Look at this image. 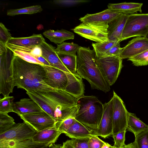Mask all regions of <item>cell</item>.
Segmentation results:
<instances>
[{"label": "cell", "mask_w": 148, "mask_h": 148, "mask_svg": "<svg viewBox=\"0 0 148 148\" xmlns=\"http://www.w3.org/2000/svg\"><path fill=\"white\" fill-rule=\"evenodd\" d=\"M26 93L54 119L56 125L70 117H75L79 107L77 105V99L64 90Z\"/></svg>", "instance_id": "obj_1"}, {"label": "cell", "mask_w": 148, "mask_h": 148, "mask_svg": "<svg viewBox=\"0 0 148 148\" xmlns=\"http://www.w3.org/2000/svg\"><path fill=\"white\" fill-rule=\"evenodd\" d=\"M11 65L14 85L17 88L26 91L49 92L56 90L44 82L46 73L42 65L28 62L13 54Z\"/></svg>", "instance_id": "obj_2"}, {"label": "cell", "mask_w": 148, "mask_h": 148, "mask_svg": "<svg viewBox=\"0 0 148 148\" xmlns=\"http://www.w3.org/2000/svg\"><path fill=\"white\" fill-rule=\"evenodd\" d=\"M96 55L90 47L80 46L77 55V73L88 81L93 89L105 92H108L110 86L106 81L95 62Z\"/></svg>", "instance_id": "obj_3"}, {"label": "cell", "mask_w": 148, "mask_h": 148, "mask_svg": "<svg viewBox=\"0 0 148 148\" xmlns=\"http://www.w3.org/2000/svg\"><path fill=\"white\" fill-rule=\"evenodd\" d=\"M77 105L79 107L75 119L90 129H97L102 118L103 104L95 96L84 95L77 99Z\"/></svg>", "instance_id": "obj_4"}, {"label": "cell", "mask_w": 148, "mask_h": 148, "mask_svg": "<svg viewBox=\"0 0 148 148\" xmlns=\"http://www.w3.org/2000/svg\"><path fill=\"white\" fill-rule=\"evenodd\" d=\"M148 33V13L128 15L121 41L134 37H145Z\"/></svg>", "instance_id": "obj_5"}, {"label": "cell", "mask_w": 148, "mask_h": 148, "mask_svg": "<svg viewBox=\"0 0 148 148\" xmlns=\"http://www.w3.org/2000/svg\"><path fill=\"white\" fill-rule=\"evenodd\" d=\"M123 59L119 56H109L98 58L95 62L103 77L111 86L116 80L123 67Z\"/></svg>", "instance_id": "obj_6"}, {"label": "cell", "mask_w": 148, "mask_h": 148, "mask_svg": "<svg viewBox=\"0 0 148 148\" xmlns=\"http://www.w3.org/2000/svg\"><path fill=\"white\" fill-rule=\"evenodd\" d=\"M108 24L82 23L72 30L81 36L97 42L108 40Z\"/></svg>", "instance_id": "obj_7"}, {"label": "cell", "mask_w": 148, "mask_h": 148, "mask_svg": "<svg viewBox=\"0 0 148 148\" xmlns=\"http://www.w3.org/2000/svg\"><path fill=\"white\" fill-rule=\"evenodd\" d=\"M7 51L0 55V94L3 97L9 96L14 87L11 65L13 53L7 54Z\"/></svg>", "instance_id": "obj_8"}, {"label": "cell", "mask_w": 148, "mask_h": 148, "mask_svg": "<svg viewBox=\"0 0 148 148\" xmlns=\"http://www.w3.org/2000/svg\"><path fill=\"white\" fill-rule=\"evenodd\" d=\"M112 98L113 102L112 135H114L126 130L128 112L122 100L114 91Z\"/></svg>", "instance_id": "obj_9"}, {"label": "cell", "mask_w": 148, "mask_h": 148, "mask_svg": "<svg viewBox=\"0 0 148 148\" xmlns=\"http://www.w3.org/2000/svg\"><path fill=\"white\" fill-rule=\"evenodd\" d=\"M37 132L25 122L16 123L11 129L0 134V140L21 141L32 139Z\"/></svg>", "instance_id": "obj_10"}, {"label": "cell", "mask_w": 148, "mask_h": 148, "mask_svg": "<svg viewBox=\"0 0 148 148\" xmlns=\"http://www.w3.org/2000/svg\"><path fill=\"white\" fill-rule=\"evenodd\" d=\"M45 41L41 34H34L28 37H12L8 40L6 46L11 51L18 50L30 52L34 47L40 46Z\"/></svg>", "instance_id": "obj_11"}, {"label": "cell", "mask_w": 148, "mask_h": 148, "mask_svg": "<svg viewBox=\"0 0 148 148\" xmlns=\"http://www.w3.org/2000/svg\"><path fill=\"white\" fill-rule=\"evenodd\" d=\"M19 116L37 132L52 127L56 124L54 119L44 111Z\"/></svg>", "instance_id": "obj_12"}, {"label": "cell", "mask_w": 148, "mask_h": 148, "mask_svg": "<svg viewBox=\"0 0 148 148\" xmlns=\"http://www.w3.org/2000/svg\"><path fill=\"white\" fill-rule=\"evenodd\" d=\"M42 66L46 73L45 83L55 90L64 91L68 82L65 72L52 66Z\"/></svg>", "instance_id": "obj_13"}, {"label": "cell", "mask_w": 148, "mask_h": 148, "mask_svg": "<svg viewBox=\"0 0 148 148\" xmlns=\"http://www.w3.org/2000/svg\"><path fill=\"white\" fill-rule=\"evenodd\" d=\"M102 116L97 128L94 130L95 136L106 138L112 134L113 100L103 104Z\"/></svg>", "instance_id": "obj_14"}, {"label": "cell", "mask_w": 148, "mask_h": 148, "mask_svg": "<svg viewBox=\"0 0 148 148\" xmlns=\"http://www.w3.org/2000/svg\"><path fill=\"white\" fill-rule=\"evenodd\" d=\"M147 49L148 39L145 37H137L123 48L119 56L122 59H128Z\"/></svg>", "instance_id": "obj_15"}, {"label": "cell", "mask_w": 148, "mask_h": 148, "mask_svg": "<svg viewBox=\"0 0 148 148\" xmlns=\"http://www.w3.org/2000/svg\"><path fill=\"white\" fill-rule=\"evenodd\" d=\"M40 46L42 50V56L52 66L65 72L71 73L62 62L54 47L45 41Z\"/></svg>", "instance_id": "obj_16"}, {"label": "cell", "mask_w": 148, "mask_h": 148, "mask_svg": "<svg viewBox=\"0 0 148 148\" xmlns=\"http://www.w3.org/2000/svg\"><path fill=\"white\" fill-rule=\"evenodd\" d=\"M65 73L68 82L64 91L77 99L84 95V87L82 78L79 75Z\"/></svg>", "instance_id": "obj_17"}, {"label": "cell", "mask_w": 148, "mask_h": 148, "mask_svg": "<svg viewBox=\"0 0 148 148\" xmlns=\"http://www.w3.org/2000/svg\"><path fill=\"white\" fill-rule=\"evenodd\" d=\"M122 14L108 8L97 13L87 14L84 16L80 18L79 20L82 23H98L108 24Z\"/></svg>", "instance_id": "obj_18"}, {"label": "cell", "mask_w": 148, "mask_h": 148, "mask_svg": "<svg viewBox=\"0 0 148 148\" xmlns=\"http://www.w3.org/2000/svg\"><path fill=\"white\" fill-rule=\"evenodd\" d=\"M128 14H122L108 23V39L120 41Z\"/></svg>", "instance_id": "obj_19"}, {"label": "cell", "mask_w": 148, "mask_h": 148, "mask_svg": "<svg viewBox=\"0 0 148 148\" xmlns=\"http://www.w3.org/2000/svg\"><path fill=\"white\" fill-rule=\"evenodd\" d=\"M43 111L38 104L31 98H23L19 101L13 103V112L16 113L18 116Z\"/></svg>", "instance_id": "obj_20"}, {"label": "cell", "mask_w": 148, "mask_h": 148, "mask_svg": "<svg viewBox=\"0 0 148 148\" xmlns=\"http://www.w3.org/2000/svg\"><path fill=\"white\" fill-rule=\"evenodd\" d=\"M61 134L56 124L52 127L37 132L32 139L36 142L47 144L50 146L55 143Z\"/></svg>", "instance_id": "obj_21"}, {"label": "cell", "mask_w": 148, "mask_h": 148, "mask_svg": "<svg viewBox=\"0 0 148 148\" xmlns=\"http://www.w3.org/2000/svg\"><path fill=\"white\" fill-rule=\"evenodd\" d=\"M49 146L47 144L34 142L32 139L21 141L0 140V148H48Z\"/></svg>", "instance_id": "obj_22"}, {"label": "cell", "mask_w": 148, "mask_h": 148, "mask_svg": "<svg viewBox=\"0 0 148 148\" xmlns=\"http://www.w3.org/2000/svg\"><path fill=\"white\" fill-rule=\"evenodd\" d=\"M65 134L72 139L95 136L94 130L89 129L77 121L70 127Z\"/></svg>", "instance_id": "obj_23"}, {"label": "cell", "mask_w": 148, "mask_h": 148, "mask_svg": "<svg viewBox=\"0 0 148 148\" xmlns=\"http://www.w3.org/2000/svg\"><path fill=\"white\" fill-rule=\"evenodd\" d=\"M143 3L123 2L118 3H109L108 8L114 12L126 14H131L138 12H142Z\"/></svg>", "instance_id": "obj_24"}, {"label": "cell", "mask_w": 148, "mask_h": 148, "mask_svg": "<svg viewBox=\"0 0 148 148\" xmlns=\"http://www.w3.org/2000/svg\"><path fill=\"white\" fill-rule=\"evenodd\" d=\"M43 35L51 42L56 44H60L66 40L73 39L75 35L73 33L64 29H49L45 31Z\"/></svg>", "instance_id": "obj_25"}, {"label": "cell", "mask_w": 148, "mask_h": 148, "mask_svg": "<svg viewBox=\"0 0 148 148\" xmlns=\"http://www.w3.org/2000/svg\"><path fill=\"white\" fill-rule=\"evenodd\" d=\"M148 130V125L138 118L135 114L128 112L126 131L132 132L136 136Z\"/></svg>", "instance_id": "obj_26"}, {"label": "cell", "mask_w": 148, "mask_h": 148, "mask_svg": "<svg viewBox=\"0 0 148 148\" xmlns=\"http://www.w3.org/2000/svg\"><path fill=\"white\" fill-rule=\"evenodd\" d=\"M58 53L60 60L68 70L73 74L79 75L77 72V55Z\"/></svg>", "instance_id": "obj_27"}, {"label": "cell", "mask_w": 148, "mask_h": 148, "mask_svg": "<svg viewBox=\"0 0 148 148\" xmlns=\"http://www.w3.org/2000/svg\"><path fill=\"white\" fill-rule=\"evenodd\" d=\"M119 41V40L108 39L102 42L92 43V46L95 52L96 57L100 58L103 57L105 53Z\"/></svg>", "instance_id": "obj_28"}, {"label": "cell", "mask_w": 148, "mask_h": 148, "mask_svg": "<svg viewBox=\"0 0 148 148\" xmlns=\"http://www.w3.org/2000/svg\"><path fill=\"white\" fill-rule=\"evenodd\" d=\"M42 10L40 5H36L22 8L8 10L7 14L12 16L21 14H31L41 12Z\"/></svg>", "instance_id": "obj_29"}, {"label": "cell", "mask_w": 148, "mask_h": 148, "mask_svg": "<svg viewBox=\"0 0 148 148\" xmlns=\"http://www.w3.org/2000/svg\"><path fill=\"white\" fill-rule=\"evenodd\" d=\"M80 46L73 42L69 43L64 42L57 45L56 49L58 53L71 54H76Z\"/></svg>", "instance_id": "obj_30"}, {"label": "cell", "mask_w": 148, "mask_h": 148, "mask_svg": "<svg viewBox=\"0 0 148 148\" xmlns=\"http://www.w3.org/2000/svg\"><path fill=\"white\" fill-rule=\"evenodd\" d=\"M15 124L14 119L8 114L0 112V134L10 130Z\"/></svg>", "instance_id": "obj_31"}, {"label": "cell", "mask_w": 148, "mask_h": 148, "mask_svg": "<svg viewBox=\"0 0 148 148\" xmlns=\"http://www.w3.org/2000/svg\"><path fill=\"white\" fill-rule=\"evenodd\" d=\"M14 97L8 96L0 99V112L8 114L13 112V101Z\"/></svg>", "instance_id": "obj_32"}, {"label": "cell", "mask_w": 148, "mask_h": 148, "mask_svg": "<svg viewBox=\"0 0 148 148\" xmlns=\"http://www.w3.org/2000/svg\"><path fill=\"white\" fill-rule=\"evenodd\" d=\"M128 60L131 61L134 65L137 66L148 65V49L132 58Z\"/></svg>", "instance_id": "obj_33"}, {"label": "cell", "mask_w": 148, "mask_h": 148, "mask_svg": "<svg viewBox=\"0 0 148 148\" xmlns=\"http://www.w3.org/2000/svg\"><path fill=\"white\" fill-rule=\"evenodd\" d=\"M133 143L136 148H148V130L135 136Z\"/></svg>", "instance_id": "obj_34"}, {"label": "cell", "mask_w": 148, "mask_h": 148, "mask_svg": "<svg viewBox=\"0 0 148 148\" xmlns=\"http://www.w3.org/2000/svg\"><path fill=\"white\" fill-rule=\"evenodd\" d=\"M11 51L14 55L18 57L26 62L44 65L42 63L38 61L36 59L32 56L29 52L18 50Z\"/></svg>", "instance_id": "obj_35"}, {"label": "cell", "mask_w": 148, "mask_h": 148, "mask_svg": "<svg viewBox=\"0 0 148 148\" xmlns=\"http://www.w3.org/2000/svg\"><path fill=\"white\" fill-rule=\"evenodd\" d=\"M126 130H123L115 135H112L114 142L113 146L114 148H122L125 143Z\"/></svg>", "instance_id": "obj_36"}, {"label": "cell", "mask_w": 148, "mask_h": 148, "mask_svg": "<svg viewBox=\"0 0 148 148\" xmlns=\"http://www.w3.org/2000/svg\"><path fill=\"white\" fill-rule=\"evenodd\" d=\"M75 117L72 116L56 125L57 127L62 133H65L67 130L76 121Z\"/></svg>", "instance_id": "obj_37"}, {"label": "cell", "mask_w": 148, "mask_h": 148, "mask_svg": "<svg viewBox=\"0 0 148 148\" xmlns=\"http://www.w3.org/2000/svg\"><path fill=\"white\" fill-rule=\"evenodd\" d=\"M90 137L72 139L70 140L72 145L75 148H89L88 142Z\"/></svg>", "instance_id": "obj_38"}, {"label": "cell", "mask_w": 148, "mask_h": 148, "mask_svg": "<svg viewBox=\"0 0 148 148\" xmlns=\"http://www.w3.org/2000/svg\"><path fill=\"white\" fill-rule=\"evenodd\" d=\"M11 34L2 23H0V41L5 45L8 40L12 38Z\"/></svg>", "instance_id": "obj_39"}, {"label": "cell", "mask_w": 148, "mask_h": 148, "mask_svg": "<svg viewBox=\"0 0 148 148\" xmlns=\"http://www.w3.org/2000/svg\"><path fill=\"white\" fill-rule=\"evenodd\" d=\"M120 41H119L116 44L111 48L105 53L103 57L119 56L123 49V48H121L120 47Z\"/></svg>", "instance_id": "obj_40"}, {"label": "cell", "mask_w": 148, "mask_h": 148, "mask_svg": "<svg viewBox=\"0 0 148 148\" xmlns=\"http://www.w3.org/2000/svg\"><path fill=\"white\" fill-rule=\"evenodd\" d=\"M106 142L100 139L97 136L90 137L88 142L89 148H101Z\"/></svg>", "instance_id": "obj_41"}, {"label": "cell", "mask_w": 148, "mask_h": 148, "mask_svg": "<svg viewBox=\"0 0 148 148\" xmlns=\"http://www.w3.org/2000/svg\"><path fill=\"white\" fill-rule=\"evenodd\" d=\"M57 4L66 6H71L86 2V1L82 0H66L56 1Z\"/></svg>", "instance_id": "obj_42"}, {"label": "cell", "mask_w": 148, "mask_h": 148, "mask_svg": "<svg viewBox=\"0 0 148 148\" xmlns=\"http://www.w3.org/2000/svg\"><path fill=\"white\" fill-rule=\"evenodd\" d=\"M29 53L32 56L36 58L41 56L42 55V50L40 46L35 47Z\"/></svg>", "instance_id": "obj_43"}, {"label": "cell", "mask_w": 148, "mask_h": 148, "mask_svg": "<svg viewBox=\"0 0 148 148\" xmlns=\"http://www.w3.org/2000/svg\"><path fill=\"white\" fill-rule=\"evenodd\" d=\"M8 50L6 45L3 42L0 41V55L6 52Z\"/></svg>", "instance_id": "obj_44"}, {"label": "cell", "mask_w": 148, "mask_h": 148, "mask_svg": "<svg viewBox=\"0 0 148 148\" xmlns=\"http://www.w3.org/2000/svg\"><path fill=\"white\" fill-rule=\"evenodd\" d=\"M36 59L44 65L52 66L48 61L42 56L37 58Z\"/></svg>", "instance_id": "obj_45"}, {"label": "cell", "mask_w": 148, "mask_h": 148, "mask_svg": "<svg viewBox=\"0 0 148 148\" xmlns=\"http://www.w3.org/2000/svg\"><path fill=\"white\" fill-rule=\"evenodd\" d=\"M62 147V148H75L71 144L70 140L64 142Z\"/></svg>", "instance_id": "obj_46"}, {"label": "cell", "mask_w": 148, "mask_h": 148, "mask_svg": "<svg viewBox=\"0 0 148 148\" xmlns=\"http://www.w3.org/2000/svg\"><path fill=\"white\" fill-rule=\"evenodd\" d=\"M122 148H136L133 142L125 146Z\"/></svg>", "instance_id": "obj_47"}, {"label": "cell", "mask_w": 148, "mask_h": 148, "mask_svg": "<svg viewBox=\"0 0 148 148\" xmlns=\"http://www.w3.org/2000/svg\"><path fill=\"white\" fill-rule=\"evenodd\" d=\"M49 148H62V145L61 144H53L49 146Z\"/></svg>", "instance_id": "obj_48"}, {"label": "cell", "mask_w": 148, "mask_h": 148, "mask_svg": "<svg viewBox=\"0 0 148 148\" xmlns=\"http://www.w3.org/2000/svg\"><path fill=\"white\" fill-rule=\"evenodd\" d=\"M101 148H114L113 146H112L107 143H105L102 146Z\"/></svg>", "instance_id": "obj_49"}, {"label": "cell", "mask_w": 148, "mask_h": 148, "mask_svg": "<svg viewBox=\"0 0 148 148\" xmlns=\"http://www.w3.org/2000/svg\"><path fill=\"white\" fill-rule=\"evenodd\" d=\"M145 37L148 39V33Z\"/></svg>", "instance_id": "obj_50"}, {"label": "cell", "mask_w": 148, "mask_h": 148, "mask_svg": "<svg viewBox=\"0 0 148 148\" xmlns=\"http://www.w3.org/2000/svg\"><path fill=\"white\" fill-rule=\"evenodd\" d=\"M48 148H49V147Z\"/></svg>", "instance_id": "obj_51"}]
</instances>
